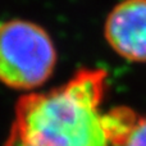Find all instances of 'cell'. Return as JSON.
I'll use <instances>...</instances> for the list:
<instances>
[{"mask_svg": "<svg viewBox=\"0 0 146 146\" xmlns=\"http://www.w3.org/2000/svg\"><path fill=\"white\" fill-rule=\"evenodd\" d=\"M56 50L41 26L25 19L0 22V82L13 90L32 91L51 77Z\"/></svg>", "mask_w": 146, "mask_h": 146, "instance_id": "obj_2", "label": "cell"}, {"mask_svg": "<svg viewBox=\"0 0 146 146\" xmlns=\"http://www.w3.org/2000/svg\"><path fill=\"white\" fill-rule=\"evenodd\" d=\"M122 146H146V117H140Z\"/></svg>", "mask_w": 146, "mask_h": 146, "instance_id": "obj_4", "label": "cell"}, {"mask_svg": "<svg viewBox=\"0 0 146 146\" xmlns=\"http://www.w3.org/2000/svg\"><path fill=\"white\" fill-rule=\"evenodd\" d=\"M106 88L104 68H81L58 87L27 92L4 146H111L101 111Z\"/></svg>", "mask_w": 146, "mask_h": 146, "instance_id": "obj_1", "label": "cell"}, {"mask_svg": "<svg viewBox=\"0 0 146 146\" xmlns=\"http://www.w3.org/2000/svg\"><path fill=\"white\" fill-rule=\"evenodd\" d=\"M104 36L123 59L146 62V0H122L109 13Z\"/></svg>", "mask_w": 146, "mask_h": 146, "instance_id": "obj_3", "label": "cell"}]
</instances>
